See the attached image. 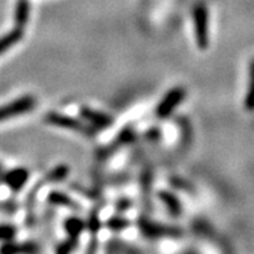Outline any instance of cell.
<instances>
[{"label": "cell", "mask_w": 254, "mask_h": 254, "mask_svg": "<svg viewBox=\"0 0 254 254\" xmlns=\"http://www.w3.org/2000/svg\"><path fill=\"white\" fill-rule=\"evenodd\" d=\"M44 121L47 124L52 125V126L61 127V128H67V130L75 131V132H79L82 135H86V136H92V135L96 132V128L94 126H91L90 124H87L86 121H80L77 118L70 117V116H66V114L59 113V112H50V113L46 114Z\"/></svg>", "instance_id": "cell-1"}, {"label": "cell", "mask_w": 254, "mask_h": 254, "mask_svg": "<svg viewBox=\"0 0 254 254\" xmlns=\"http://www.w3.org/2000/svg\"><path fill=\"white\" fill-rule=\"evenodd\" d=\"M137 227H139L141 234L148 239H178L183 236V231L181 228L157 223V222L149 221V219H145V218H140L137 221Z\"/></svg>", "instance_id": "cell-2"}, {"label": "cell", "mask_w": 254, "mask_h": 254, "mask_svg": "<svg viewBox=\"0 0 254 254\" xmlns=\"http://www.w3.org/2000/svg\"><path fill=\"white\" fill-rule=\"evenodd\" d=\"M193 30L197 47L206 50L209 46V12L204 3L196 4L193 8Z\"/></svg>", "instance_id": "cell-3"}, {"label": "cell", "mask_w": 254, "mask_h": 254, "mask_svg": "<svg viewBox=\"0 0 254 254\" xmlns=\"http://www.w3.org/2000/svg\"><path fill=\"white\" fill-rule=\"evenodd\" d=\"M35 107H37L35 97L30 96V95L18 97L17 100L5 104L3 107H0V122H4V121L9 120V118L29 113Z\"/></svg>", "instance_id": "cell-4"}, {"label": "cell", "mask_w": 254, "mask_h": 254, "mask_svg": "<svg viewBox=\"0 0 254 254\" xmlns=\"http://www.w3.org/2000/svg\"><path fill=\"white\" fill-rule=\"evenodd\" d=\"M186 95H187V92L183 87H174L173 90L169 91L156 108V116L161 120H165L169 116H171L173 112L175 111V108L183 103Z\"/></svg>", "instance_id": "cell-5"}, {"label": "cell", "mask_w": 254, "mask_h": 254, "mask_svg": "<svg viewBox=\"0 0 254 254\" xmlns=\"http://www.w3.org/2000/svg\"><path fill=\"white\" fill-rule=\"evenodd\" d=\"M79 113L80 117L91 126H94L95 128H108L113 125V118L109 114L103 113V112L94 111V109L87 107H82Z\"/></svg>", "instance_id": "cell-6"}, {"label": "cell", "mask_w": 254, "mask_h": 254, "mask_svg": "<svg viewBox=\"0 0 254 254\" xmlns=\"http://www.w3.org/2000/svg\"><path fill=\"white\" fill-rule=\"evenodd\" d=\"M27 179H29V171L24 167H17L13 170L5 171L3 182L7 184L10 190H14V192H18L26 184Z\"/></svg>", "instance_id": "cell-7"}, {"label": "cell", "mask_w": 254, "mask_h": 254, "mask_svg": "<svg viewBox=\"0 0 254 254\" xmlns=\"http://www.w3.org/2000/svg\"><path fill=\"white\" fill-rule=\"evenodd\" d=\"M158 198H160L161 202L164 204V206L166 207V210L169 211V214H170L171 217H181L182 211H183V207H182L181 201L178 200V197L174 193L167 192V190H161L160 193H158Z\"/></svg>", "instance_id": "cell-8"}, {"label": "cell", "mask_w": 254, "mask_h": 254, "mask_svg": "<svg viewBox=\"0 0 254 254\" xmlns=\"http://www.w3.org/2000/svg\"><path fill=\"white\" fill-rule=\"evenodd\" d=\"M39 247L35 243L27 241V243H7L0 248V253L14 254V253H34L39 252Z\"/></svg>", "instance_id": "cell-9"}, {"label": "cell", "mask_w": 254, "mask_h": 254, "mask_svg": "<svg viewBox=\"0 0 254 254\" xmlns=\"http://www.w3.org/2000/svg\"><path fill=\"white\" fill-rule=\"evenodd\" d=\"M47 200L51 205H56V206H65L70 207V209H80L79 205L67 194L63 193L60 190H54L47 196Z\"/></svg>", "instance_id": "cell-10"}, {"label": "cell", "mask_w": 254, "mask_h": 254, "mask_svg": "<svg viewBox=\"0 0 254 254\" xmlns=\"http://www.w3.org/2000/svg\"><path fill=\"white\" fill-rule=\"evenodd\" d=\"M22 37H24V31L21 30V27H17L14 30L3 35V37L0 38V55L4 54L5 51L9 50L16 43H18L22 39Z\"/></svg>", "instance_id": "cell-11"}, {"label": "cell", "mask_w": 254, "mask_h": 254, "mask_svg": "<svg viewBox=\"0 0 254 254\" xmlns=\"http://www.w3.org/2000/svg\"><path fill=\"white\" fill-rule=\"evenodd\" d=\"M30 14V5L27 0H18L17 1L16 9H14V22L17 27H22L26 25Z\"/></svg>", "instance_id": "cell-12"}, {"label": "cell", "mask_w": 254, "mask_h": 254, "mask_svg": "<svg viewBox=\"0 0 254 254\" xmlns=\"http://www.w3.org/2000/svg\"><path fill=\"white\" fill-rule=\"evenodd\" d=\"M64 228H65L67 235L71 236V238H79L80 234L86 228V223L82 219H79V218L71 217L67 218L66 221L64 222Z\"/></svg>", "instance_id": "cell-13"}, {"label": "cell", "mask_w": 254, "mask_h": 254, "mask_svg": "<svg viewBox=\"0 0 254 254\" xmlns=\"http://www.w3.org/2000/svg\"><path fill=\"white\" fill-rule=\"evenodd\" d=\"M245 108L249 112H254V59L249 66V83L245 95Z\"/></svg>", "instance_id": "cell-14"}, {"label": "cell", "mask_w": 254, "mask_h": 254, "mask_svg": "<svg viewBox=\"0 0 254 254\" xmlns=\"http://www.w3.org/2000/svg\"><path fill=\"white\" fill-rule=\"evenodd\" d=\"M141 190H143L144 204L151 206V190H152V173L144 171L141 177Z\"/></svg>", "instance_id": "cell-15"}, {"label": "cell", "mask_w": 254, "mask_h": 254, "mask_svg": "<svg viewBox=\"0 0 254 254\" xmlns=\"http://www.w3.org/2000/svg\"><path fill=\"white\" fill-rule=\"evenodd\" d=\"M69 175V167L66 165H59L55 169L50 171L46 177V181L50 183H55V182H61Z\"/></svg>", "instance_id": "cell-16"}, {"label": "cell", "mask_w": 254, "mask_h": 254, "mask_svg": "<svg viewBox=\"0 0 254 254\" xmlns=\"http://www.w3.org/2000/svg\"><path fill=\"white\" fill-rule=\"evenodd\" d=\"M107 226L113 231H121L130 226V221L124 217L116 215V217H112L111 219L107 222Z\"/></svg>", "instance_id": "cell-17"}, {"label": "cell", "mask_w": 254, "mask_h": 254, "mask_svg": "<svg viewBox=\"0 0 254 254\" xmlns=\"http://www.w3.org/2000/svg\"><path fill=\"white\" fill-rule=\"evenodd\" d=\"M77 244H78V238H71V236H69V239L63 241V243L56 248V252L57 253H63V254L70 253V252H73L74 249H75Z\"/></svg>", "instance_id": "cell-18"}, {"label": "cell", "mask_w": 254, "mask_h": 254, "mask_svg": "<svg viewBox=\"0 0 254 254\" xmlns=\"http://www.w3.org/2000/svg\"><path fill=\"white\" fill-rule=\"evenodd\" d=\"M16 236V228L10 224H1L0 226V240L9 241Z\"/></svg>", "instance_id": "cell-19"}, {"label": "cell", "mask_w": 254, "mask_h": 254, "mask_svg": "<svg viewBox=\"0 0 254 254\" xmlns=\"http://www.w3.org/2000/svg\"><path fill=\"white\" fill-rule=\"evenodd\" d=\"M108 251L109 252H139V249L128 247L127 244H125L124 241L117 240V241H111V243H109Z\"/></svg>", "instance_id": "cell-20"}, {"label": "cell", "mask_w": 254, "mask_h": 254, "mask_svg": "<svg viewBox=\"0 0 254 254\" xmlns=\"http://www.w3.org/2000/svg\"><path fill=\"white\" fill-rule=\"evenodd\" d=\"M100 227V221H99V217H97L96 213H92L90 217V222H88V228L91 230V232H97Z\"/></svg>", "instance_id": "cell-21"}, {"label": "cell", "mask_w": 254, "mask_h": 254, "mask_svg": "<svg viewBox=\"0 0 254 254\" xmlns=\"http://www.w3.org/2000/svg\"><path fill=\"white\" fill-rule=\"evenodd\" d=\"M130 206H131V201L126 200V198H122V200H120V202H117V209L121 211L127 210Z\"/></svg>", "instance_id": "cell-22"}, {"label": "cell", "mask_w": 254, "mask_h": 254, "mask_svg": "<svg viewBox=\"0 0 254 254\" xmlns=\"http://www.w3.org/2000/svg\"><path fill=\"white\" fill-rule=\"evenodd\" d=\"M4 174H5V171H4V169L1 167V165H0V182H3Z\"/></svg>", "instance_id": "cell-23"}]
</instances>
